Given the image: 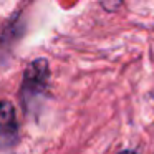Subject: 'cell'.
Returning <instances> with one entry per match:
<instances>
[{"mask_svg": "<svg viewBox=\"0 0 154 154\" xmlns=\"http://www.w3.org/2000/svg\"><path fill=\"white\" fill-rule=\"evenodd\" d=\"M48 75L50 71H48L47 60H35L33 63L28 65L22 85V94L27 106H30L37 98H40L47 91Z\"/></svg>", "mask_w": 154, "mask_h": 154, "instance_id": "cell-1", "label": "cell"}, {"mask_svg": "<svg viewBox=\"0 0 154 154\" xmlns=\"http://www.w3.org/2000/svg\"><path fill=\"white\" fill-rule=\"evenodd\" d=\"M18 139V124L15 119L14 104L0 101V149L12 147Z\"/></svg>", "mask_w": 154, "mask_h": 154, "instance_id": "cell-2", "label": "cell"}, {"mask_svg": "<svg viewBox=\"0 0 154 154\" xmlns=\"http://www.w3.org/2000/svg\"><path fill=\"white\" fill-rule=\"evenodd\" d=\"M103 5V8H106V10H118L119 7H123V4L121 2H116V4H101Z\"/></svg>", "mask_w": 154, "mask_h": 154, "instance_id": "cell-3", "label": "cell"}, {"mask_svg": "<svg viewBox=\"0 0 154 154\" xmlns=\"http://www.w3.org/2000/svg\"><path fill=\"white\" fill-rule=\"evenodd\" d=\"M118 154H137V152L133 151V149H124V151H121V152H118Z\"/></svg>", "mask_w": 154, "mask_h": 154, "instance_id": "cell-4", "label": "cell"}, {"mask_svg": "<svg viewBox=\"0 0 154 154\" xmlns=\"http://www.w3.org/2000/svg\"><path fill=\"white\" fill-rule=\"evenodd\" d=\"M151 98H152V100H154V91H152V93H151Z\"/></svg>", "mask_w": 154, "mask_h": 154, "instance_id": "cell-5", "label": "cell"}]
</instances>
